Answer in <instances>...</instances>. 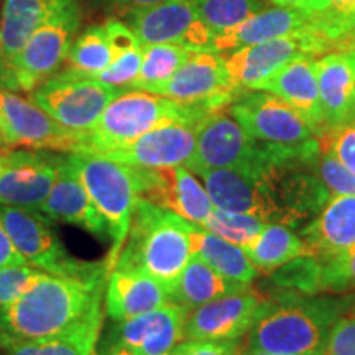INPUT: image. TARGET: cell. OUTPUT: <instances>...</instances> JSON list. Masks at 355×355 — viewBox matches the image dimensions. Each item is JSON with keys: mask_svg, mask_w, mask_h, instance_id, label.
Segmentation results:
<instances>
[{"mask_svg": "<svg viewBox=\"0 0 355 355\" xmlns=\"http://www.w3.org/2000/svg\"><path fill=\"white\" fill-rule=\"evenodd\" d=\"M107 277L81 279L42 273L12 304L0 308V347L46 339L104 309Z\"/></svg>", "mask_w": 355, "mask_h": 355, "instance_id": "1", "label": "cell"}, {"mask_svg": "<svg viewBox=\"0 0 355 355\" xmlns=\"http://www.w3.org/2000/svg\"><path fill=\"white\" fill-rule=\"evenodd\" d=\"M191 222L170 211L137 199L125 243L114 270L150 275L170 295L191 257Z\"/></svg>", "mask_w": 355, "mask_h": 355, "instance_id": "2", "label": "cell"}, {"mask_svg": "<svg viewBox=\"0 0 355 355\" xmlns=\"http://www.w3.org/2000/svg\"><path fill=\"white\" fill-rule=\"evenodd\" d=\"M345 300H306L286 293L252 327L248 347L273 355H324L329 332Z\"/></svg>", "mask_w": 355, "mask_h": 355, "instance_id": "3", "label": "cell"}, {"mask_svg": "<svg viewBox=\"0 0 355 355\" xmlns=\"http://www.w3.org/2000/svg\"><path fill=\"white\" fill-rule=\"evenodd\" d=\"M207 115L193 105L180 104L141 89L121 91L86 135V152L109 153L122 150L163 123L176 121L199 123Z\"/></svg>", "mask_w": 355, "mask_h": 355, "instance_id": "4", "label": "cell"}, {"mask_svg": "<svg viewBox=\"0 0 355 355\" xmlns=\"http://www.w3.org/2000/svg\"><path fill=\"white\" fill-rule=\"evenodd\" d=\"M68 162L107 222L112 247L104 261L110 275L125 243L133 207L139 199L135 170L101 153H68Z\"/></svg>", "mask_w": 355, "mask_h": 355, "instance_id": "5", "label": "cell"}, {"mask_svg": "<svg viewBox=\"0 0 355 355\" xmlns=\"http://www.w3.org/2000/svg\"><path fill=\"white\" fill-rule=\"evenodd\" d=\"M0 219L26 265L58 277L109 278L105 261H84L66 250L50 217L33 209L0 206Z\"/></svg>", "mask_w": 355, "mask_h": 355, "instance_id": "6", "label": "cell"}, {"mask_svg": "<svg viewBox=\"0 0 355 355\" xmlns=\"http://www.w3.org/2000/svg\"><path fill=\"white\" fill-rule=\"evenodd\" d=\"M119 92L94 78L63 69L35 87L30 101L60 125L87 135Z\"/></svg>", "mask_w": 355, "mask_h": 355, "instance_id": "7", "label": "cell"}, {"mask_svg": "<svg viewBox=\"0 0 355 355\" xmlns=\"http://www.w3.org/2000/svg\"><path fill=\"white\" fill-rule=\"evenodd\" d=\"M229 112L255 141L282 150L321 148V141L295 109L266 91H242Z\"/></svg>", "mask_w": 355, "mask_h": 355, "instance_id": "8", "label": "cell"}, {"mask_svg": "<svg viewBox=\"0 0 355 355\" xmlns=\"http://www.w3.org/2000/svg\"><path fill=\"white\" fill-rule=\"evenodd\" d=\"M83 24L81 0H64L35 30L17 60L19 91L35 87L60 71Z\"/></svg>", "mask_w": 355, "mask_h": 355, "instance_id": "9", "label": "cell"}, {"mask_svg": "<svg viewBox=\"0 0 355 355\" xmlns=\"http://www.w3.org/2000/svg\"><path fill=\"white\" fill-rule=\"evenodd\" d=\"M86 152V135L71 132L15 92L0 91V150Z\"/></svg>", "mask_w": 355, "mask_h": 355, "instance_id": "10", "label": "cell"}, {"mask_svg": "<svg viewBox=\"0 0 355 355\" xmlns=\"http://www.w3.org/2000/svg\"><path fill=\"white\" fill-rule=\"evenodd\" d=\"M242 91L230 78L224 56L212 50H201L194 51L173 78L152 92L214 114L229 109Z\"/></svg>", "mask_w": 355, "mask_h": 355, "instance_id": "11", "label": "cell"}, {"mask_svg": "<svg viewBox=\"0 0 355 355\" xmlns=\"http://www.w3.org/2000/svg\"><path fill=\"white\" fill-rule=\"evenodd\" d=\"M64 158L46 150H0V206L38 211Z\"/></svg>", "mask_w": 355, "mask_h": 355, "instance_id": "12", "label": "cell"}, {"mask_svg": "<svg viewBox=\"0 0 355 355\" xmlns=\"http://www.w3.org/2000/svg\"><path fill=\"white\" fill-rule=\"evenodd\" d=\"M125 24L141 46L173 43L201 51L211 50L214 38L199 17L193 0H168L158 6L133 8L125 13Z\"/></svg>", "mask_w": 355, "mask_h": 355, "instance_id": "13", "label": "cell"}, {"mask_svg": "<svg viewBox=\"0 0 355 355\" xmlns=\"http://www.w3.org/2000/svg\"><path fill=\"white\" fill-rule=\"evenodd\" d=\"M331 53L326 40L318 35H295L250 44L224 58L230 78L243 91H257L279 69L303 56L316 58Z\"/></svg>", "mask_w": 355, "mask_h": 355, "instance_id": "14", "label": "cell"}, {"mask_svg": "<svg viewBox=\"0 0 355 355\" xmlns=\"http://www.w3.org/2000/svg\"><path fill=\"white\" fill-rule=\"evenodd\" d=\"M137 198L204 227L214 211L209 194L188 168H137Z\"/></svg>", "mask_w": 355, "mask_h": 355, "instance_id": "15", "label": "cell"}, {"mask_svg": "<svg viewBox=\"0 0 355 355\" xmlns=\"http://www.w3.org/2000/svg\"><path fill=\"white\" fill-rule=\"evenodd\" d=\"M273 301L243 290L198 306L184 322L186 340L242 339L272 309Z\"/></svg>", "mask_w": 355, "mask_h": 355, "instance_id": "16", "label": "cell"}, {"mask_svg": "<svg viewBox=\"0 0 355 355\" xmlns=\"http://www.w3.org/2000/svg\"><path fill=\"white\" fill-rule=\"evenodd\" d=\"M260 162V145L224 110L209 114L196 127V150L186 168L191 173L241 168Z\"/></svg>", "mask_w": 355, "mask_h": 355, "instance_id": "17", "label": "cell"}, {"mask_svg": "<svg viewBox=\"0 0 355 355\" xmlns=\"http://www.w3.org/2000/svg\"><path fill=\"white\" fill-rule=\"evenodd\" d=\"M189 311L168 303L127 321L114 322L104 345H123L140 355H163L184 340Z\"/></svg>", "mask_w": 355, "mask_h": 355, "instance_id": "18", "label": "cell"}, {"mask_svg": "<svg viewBox=\"0 0 355 355\" xmlns=\"http://www.w3.org/2000/svg\"><path fill=\"white\" fill-rule=\"evenodd\" d=\"M196 127L198 123L184 121L163 123L125 148L101 155L137 168L186 166L196 150Z\"/></svg>", "mask_w": 355, "mask_h": 355, "instance_id": "19", "label": "cell"}, {"mask_svg": "<svg viewBox=\"0 0 355 355\" xmlns=\"http://www.w3.org/2000/svg\"><path fill=\"white\" fill-rule=\"evenodd\" d=\"M295 35H318L316 17L296 8L275 6L257 12L234 28L216 35L211 50L219 55H229L250 44Z\"/></svg>", "mask_w": 355, "mask_h": 355, "instance_id": "20", "label": "cell"}, {"mask_svg": "<svg viewBox=\"0 0 355 355\" xmlns=\"http://www.w3.org/2000/svg\"><path fill=\"white\" fill-rule=\"evenodd\" d=\"M64 0H6L0 15V91H19L17 60L35 30Z\"/></svg>", "mask_w": 355, "mask_h": 355, "instance_id": "21", "label": "cell"}, {"mask_svg": "<svg viewBox=\"0 0 355 355\" xmlns=\"http://www.w3.org/2000/svg\"><path fill=\"white\" fill-rule=\"evenodd\" d=\"M319 99L327 132L355 121V51H331L316 60Z\"/></svg>", "mask_w": 355, "mask_h": 355, "instance_id": "22", "label": "cell"}, {"mask_svg": "<svg viewBox=\"0 0 355 355\" xmlns=\"http://www.w3.org/2000/svg\"><path fill=\"white\" fill-rule=\"evenodd\" d=\"M308 255L326 261L355 245V196H332L300 230Z\"/></svg>", "mask_w": 355, "mask_h": 355, "instance_id": "23", "label": "cell"}, {"mask_svg": "<svg viewBox=\"0 0 355 355\" xmlns=\"http://www.w3.org/2000/svg\"><path fill=\"white\" fill-rule=\"evenodd\" d=\"M257 91H266L286 101L308 122L318 137L327 133L324 123L319 84L316 74V58L303 56L279 69Z\"/></svg>", "mask_w": 355, "mask_h": 355, "instance_id": "24", "label": "cell"}, {"mask_svg": "<svg viewBox=\"0 0 355 355\" xmlns=\"http://www.w3.org/2000/svg\"><path fill=\"white\" fill-rule=\"evenodd\" d=\"M40 211L51 220L79 225L97 239H110L107 222L89 198L76 171L69 165L68 157L64 158L56 183Z\"/></svg>", "mask_w": 355, "mask_h": 355, "instance_id": "25", "label": "cell"}, {"mask_svg": "<svg viewBox=\"0 0 355 355\" xmlns=\"http://www.w3.org/2000/svg\"><path fill=\"white\" fill-rule=\"evenodd\" d=\"M170 303L166 288L141 272L112 270L104 295L105 314L114 322L127 321Z\"/></svg>", "mask_w": 355, "mask_h": 355, "instance_id": "26", "label": "cell"}, {"mask_svg": "<svg viewBox=\"0 0 355 355\" xmlns=\"http://www.w3.org/2000/svg\"><path fill=\"white\" fill-rule=\"evenodd\" d=\"M191 254L201 259L212 270L230 282L250 285L259 270L242 247L230 243L201 225H193L189 232Z\"/></svg>", "mask_w": 355, "mask_h": 355, "instance_id": "27", "label": "cell"}, {"mask_svg": "<svg viewBox=\"0 0 355 355\" xmlns=\"http://www.w3.org/2000/svg\"><path fill=\"white\" fill-rule=\"evenodd\" d=\"M248 285L230 282L224 278L209 265L204 263L199 257L193 255L186 263L184 270L178 277L175 286L170 291V303L183 306L189 313L198 306L209 303L220 296L247 290Z\"/></svg>", "mask_w": 355, "mask_h": 355, "instance_id": "28", "label": "cell"}, {"mask_svg": "<svg viewBox=\"0 0 355 355\" xmlns=\"http://www.w3.org/2000/svg\"><path fill=\"white\" fill-rule=\"evenodd\" d=\"M102 324L104 309H99L58 336L12 344L7 355H94Z\"/></svg>", "mask_w": 355, "mask_h": 355, "instance_id": "29", "label": "cell"}, {"mask_svg": "<svg viewBox=\"0 0 355 355\" xmlns=\"http://www.w3.org/2000/svg\"><path fill=\"white\" fill-rule=\"evenodd\" d=\"M243 250L254 261L257 270L265 275L273 273L293 259L308 255V248L300 235L293 234L282 224H266L255 241Z\"/></svg>", "mask_w": 355, "mask_h": 355, "instance_id": "30", "label": "cell"}, {"mask_svg": "<svg viewBox=\"0 0 355 355\" xmlns=\"http://www.w3.org/2000/svg\"><path fill=\"white\" fill-rule=\"evenodd\" d=\"M193 50L173 43L145 44L141 46V66L132 89L152 92L165 84L193 55Z\"/></svg>", "mask_w": 355, "mask_h": 355, "instance_id": "31", "label": "cell"}, {"mask_svg": "<svg viewBox=\"0 0 355 355\" xmlns=\"http://www.w3.org/2000/svg\"><path fill=\"white\" fill-rule=\"evenodd\" d=\"M112 60L114 51L104 25H91L74 40L66 58V69L94 78L101 71L109 68Z\"/></svg>", "mask_w": 355, "mask_h": 355, "instance_id": "32", "label": "cell"}, {"mask_svg": "<svg viewBox=\"0 0 355 355\" xmlns=\"http://www.w3.org/2000/svg\"><path fill=\"white\" fill-rule=\"evenodd\" d=\"M266 0H193L199 17L214 37L260 12Z\"/></svg>", "mask_w": 355, "mask_h": 355, "instance_id": "33", "label": "cell"}, {"mask_svg": "<svg viewBox=\"0 0 355 355\" xmlns=\"http://www.w3.org/2000/svg\"><path fill=\"white\" fill-rule=\"evenodd\" d=\"M265 225L266 222L260 220L259 217L242 214V212L222 211L214 207L209 219L204 224V229L219 235L224 241L247 248L255 241L257 235L263 230Z\"/></svg>", "mask_w": 355, "mask_h": 355, "instance_id": "34", "label": "cell"}, {"mask_svg": "<svg viewBox=\"0 0 355 355\" xmlns=\"http://www.w3.org/2000/svg\"><path fill=\"white\" fill-rule=\"evenodd\" d=\"M273 282L298 295H316L322 291V261L308 255L293 259L275 270Z\"/></svg>", "mask_w": 355, "mask_h": 355, "instance_id": "35", "label": "cell"}, {"mask_svg": "<svg viewBox=\"0 0 355 355\" xmlns=\"http://www.w3.org/2000/svg\"><path fill=\"white\" fill-rule=\"evenodd\" d=\"M318 20V35L329 43L331 51L336 40L344 37L355 25V0H329Z\"/></svg>", "mask_w": 355, "mask_h": 355, "instance_id": "36", "label": "cell"}, {"mask_svg": "<svg viewBox=\"0 0 355 355\" xmlns=\"http://www.w3.org/2000/svg\"><path fill=\"white\" fill-rule=\"evenodd\" d=\"M141 66V46L130 48L114 53L112 63L109 68L101 71L96 74L94 79L105 86L115 87L121 91L122 87H132L133 81L139 76V71Z\"/></svg>", "mask_w": 355, "mask_h": 355, "instance_id": "37", "label": "cell"}, {"mask_svg": "<svg viewBox=\"0 0 355 355\" xmlns=\"http://www.w3.org/2000/svg\"><path fill=\"white\" fill-rule=\"evenodd\" d=\"M314 168L332 196H355V173L347 170L334 155L321 152Z\"/></svg>", "mask_w": 355, "mask_h": 355, "instance_id": "38", "label": "cell"}, {"mask_svg": "<svg viewBox=\"0 0 355 355\" xmlns=\"http://www.w3.org/2000/svg\"><path fill=\"white\" fill-rule=\"evenodd\" d=\"M355 290V245L322 261V291Z\"/></svg>", "mask_w": 355, "mask_h": 355, "instance_id": "39", "label": "cell"}, {"mask_svg": "<svg viewBox=\"0 0 355 355\" xmlns=\"http://www.w3.org/2000/svg\"><path fill=\"white\" fill-rule=\"evenodd\" d=\"M37 268L30 265H10L0 268V308L12 304L19 296L37 282L40 275Z\"/></svg>", "mask_w": 355, "mask_h": 355, "instance_id": "40", "label": "cell"}, {"mask_svg": "<svg viewBox=\"0 0 355 355\" xmlns=\"http://www.w3.org/2000/svg\"><path fill=\"white\" fill-rule=\"evenodd\" d=\"M318 139L321 152L332 153L347 170L355 173V123L334 128Z\"/></svg>", "mask_w": 355, "mask_h": 355, "instance_id": "41", "label": "cell"}, {"mask_svg": "<svg viewBox=\"0 0 355 355\" xmlns=\"http://www.w3.org/2000/svg\"><path fill=\"white\" fill-rule=\"evenodd\" d=\"M324 355H355V316H340L332 326Z\"/></svg>", "mask_w": 355, "mask_h": 355, "instance_id": "42", "label": "cell"}, {"mask_svg": "<svg viewBox=\"0 0 355 355\" xmlns=\"http://www.w3.org/2000/svg\"><path fill=\"white\" fill-rule=\"evenodd\" d=\"M184 355H242L241 339L232 340H186Z\"/></svg>", "mask_w": 355, "mask_h": 355, "instance_id": "43", "label": "cell"}, {"mask_svg": "<svg viewBox=\"0 0 355 355\" xmlns=\"http://www.w3.org/2000/svg\"><path fill=\"white\" fill-rule=\"evenodd\" d=\"M105 33H107L110 48L114 53L130 50V48L141 46L139 38L135 37V33L132 32V28L125 21L119 19H107L104 24Z\"/></svg>", "mask_w": 355, "mask_h": 355, "instance_id": "44", "label": "cell"}, {"mask_svg": "<svg viewBox=\"0 0 355 355\" xmlns=\"http://www.w3.org/2000/svg\"><path fill=\"white\" fill-rule=\"evenodd\" d=\"M91 2L96 7H99L101 10L119 12L125 15L128 10H133V8L158 6V3L168 2V0H91Z\"/></svg>", "mask_w": 355, "mask_h": 355, "instance_id": "45", "label": "cell"}, {"mask_svg": "<svg viewBox=\"0 0 355 355\" xmlns=\"http://www.w3.org/2000/svg\"><path fill=\"white\" fill-rule=\"evenodd\" d=\"M10 265H26V261L13 245L6 227H3V222L0 219V268Z\"/></svg>", "mask_w": 355, "mask_h": 355, "instance_id": "46", "label": "cell"}, {"mask_svg": "<svg viewBox=\"0 0 355 355\" xmlns=\"http://www.w3.org/2000/svg\"><path fill=\"white\" fill-rule=\"evenodd\" d=\"M266 2L273 3L277 7H288L296 8V10H303L306 13H314V0H266Z\"/></svg>", "mask_w": 355, "mask_h": 355, "instance_id": "47", "label": "cell"}, {"mask_svg": "<svg viewBox=\"0 0 355 355\" xmlns=\"http://www.w3.org/2000/svg\"><path fill=\"white\" fill-rule=\"evenodd\" d=\"M332 51H355V25L344 37L336 40L332 44Z\"/></svg>", "mask_w": 355, "mask_h": 355, "instance_id": "48", "label": "cell"}, {"mask_svg": "<svg viewBox=\"0 0 355 355\" xmlns=\"http://www.w3.org/2000/svg\"><path fill=\"white\" fill-rule=\"evenodd\" d=\"M99 355H140V354H137L135 350L128 347H123V345H105V347H102Z\"/></svg>", "mask_w": 355, "mask_h": 355, "instance_id": "49", "label": "cell"}, {"mask_svg": "<svg viewBox=\"0 0 355 355\" xmlns=\"http://www.w3.org/2000/svg\"><path fill=\"white\" fill-rule=\"evenodd\" d=\"M163 355H184V349H183V344H178L176 347H173L171 350H168L166 354H163Z\"/></svg>", "mask_w": 355, "mask_h": 355, "instance_id": "50", "label": "cell"}, {"mask_svg": "<svg viewBox=\"0 0 355 355\" xmlns=\"http://www.w3.org/2000/svg\"><path fill=\"white\" fill-rule=\"evenodd\" d=\"M242 355H273V354L261 352V350H252V349H248V350H243Z\"/></svg>", "mask_w": 355, "mask_h": 355, "instance_id": "51", "label": "cell"}, {"mask_svg": "<svg viewBox=\"0 0 355 355\" xmlns=\"http://www.w3.org/2000/svg\"><path fill=\"white\" fill-rule=\"evenodd\" d=\"M347 314H349V316H355V300L352 301V303H350L349 309H347Z\"/></svg>", "mask_w": 355, "mask_h": 355, "instance_id": "52", "label": "cell"}, {"mask_svg": "<svg viewBox=\"0 0 355 355\" xmlns=\"http://www.w3.org/2000/svg\"><path fill=\"white\" fill-rule=\"evenodd\" d=\"M352 28H354V26H352ZM352 28H350V30H352ZM350 30H349V32H350Z\"/></svg>", "mask_w": 355, "mask_h": 355, "instance_id": "53", "label": "cell"}, {"mask_svg": "<svg viewBox=\"0 0 355 355\" xmlns=\"http://www.w3.org/2000/svg\"><path fill=\"white\" fill-rule=\"evenodd\" d=\"M354 122H355V121H354Z\"/></svg>", "mask_w": 355, "mask_h": 355, "instance_id": "54", "label": "cell"}]
</instances>
